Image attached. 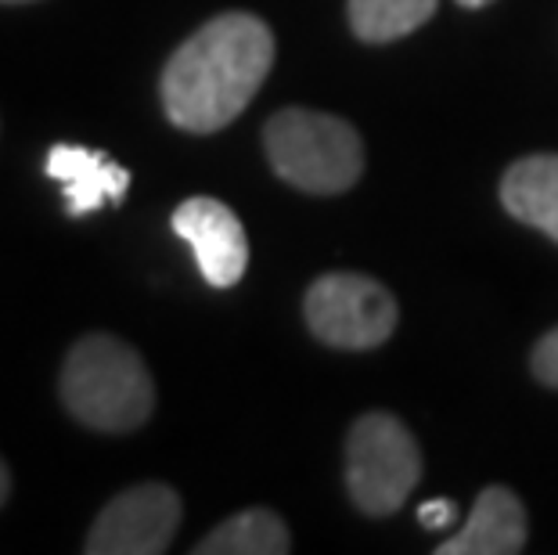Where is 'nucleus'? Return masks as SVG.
<instances>
[{"instance_id": "obj_17", "label": "nucleus", "mask_w": 558, "mask_h": 555, "mask_svg": "<svg viewBox=\"0 0 558 555\" xmlns=\"http://www.w3.org/2000/svg\"><path fill=\"white\" fill-rule=\"evenodd\" d=\"M0 4H29V0H0Z\"/></svg>"}, {"instance_id": "obj_8", "label": "nucleus", "mask_w": 558, "mask_h": 555, "mask_svg": "<svg viewBox=\"0 0 558 555\" xmlns=\"http://www.w3.org/2000/svg\"><path fill=\"white\" fill-rule=\"evenodd\" d=\"M47 177L62 181L65 188V209L69 217H87L98 214L105 203L120 206L130 188V173L120 162H112L98 148H80V145H54L47 152L44 162Z\"/></svg>"}, {"instance_id": "obj_7", "label": "nucleus", "mask_w": 558, "mask_h": 555, "mask_svg": "<svg viewBox=\"0 0 558 555\" xmlns=\"http://www.w3.org/2000/svg\"><path fill=\"white\" fill-rule=\"evenodd\" d=\"M173 231L192 245L202 278L213 289H231L248 267V239L239 214L220 198L195 195L177 206Z\"/></svg>"}, {"instance_id": "obj_6", "label": "nucleus", "mask_w": 558, "mask_h": 555, "mask_svg": "<svg viewBox=\"0 0 558 555\" xmlns=\"http://www.w3.org/2000/svg\"><path fill=\"white\" fill-rule=\"evenodd\" d=\"M181 527V494L166 483H137L94 519L87 555H159Z\"/></svg>"}, {"instance_id": "obj_13", "label": "nucleus", "mask_w": 558, "mask_h": 555, "mask_svg": "<svg viewBox=\"0 0 558 555\" xmlns=\"http://www.w3.org/2000/svg\"><path fill=\"white\" fill-rule=\"evenodd\" d=\"M530 369L544 386L558 389V328H551V333L537 342V350H533V358H530Z\"/></svg>"}, {"instance_id": "obj_1", "label": "nucleus", "mask_w": 558, "mask_h": 555, "mask_svg": "<svg viewBox=\"0 0 558 555\" xmlns=\"http://www.w3.org/2000/svg\"><path fill=\"white\" fill-rule=\"evenodd\" d=\"M275 65V33L264 19L228 11L184 40L162 69V109L187 134L234 123Z\"/></svg>"}, {"instance_id": "obj_5", "label": "nucleus", "mask_w": 558, "mask_h": 555, "mask_svg": "<svg viewBox=\"0 0 558 555\" xmlns=\"http://www.w3.org/2000/svg\"><path fill=\"white\" fill-rule=\"evenodd\" d=\"M303 314L311 333L339 350H372L393 336L397 300L367 275H325L306 289Z\"/></svg>"}, {"instance_id": "obj_15", "label": "nucleus", "mask_w": 558, "mask_h": 555, "mask_svg": "<svg viewBox=\"0 0 558 555\" xmlns=\"http://www.w3.org/2000/svg\"><path fill=\"white\" fill-rule=\"evenodd\" d=\"M8 494H11V472L4 466V458H0V505L8 502Z\"/></svg>"}, {"instance_id": "obj_9", "label": "nucleus", "mask_w": 558, "mask_h": 555, "mask_svg": "<svg viewBox=\"0 0 558 555\" xmlns=\"http://www.w3.org/2000/svg\"><path fill=\"white\" fill-rule=\"evenodd\" d=\"M526 548V509L519 494L494 483L486 487L465 527L454 538H447L436 552L439 555H515Z\"/></svg>"}, {"instance_id": "obj_3", "label": "nucleus", "mask_w": 558, "mask_h": 555, "mask_svg": "<svg viewBox=\"0 0 558 555\" xmlns=\"http://www.w3.org/2000/svg\"><path fill=\"white\" fill-rule=\"evenodd\" d=\"M267 159L281 181L311 195H339L361 181L364 145L347 120L314 109H281L264 126Z\"/></svg>"}, {"instance_id": "obj_12", "label": "nucleus", "mask_w": 558, "mask_h": 555, "mask_svg": "<svg viewBox=\"0 0 558 555\" xmlns=\"http://www.w3.org/2000/svg\"><path fill=\"white\" fill-rule=\"evenodd\" d=\"M436 15V0H350V29L364 44H393Z\"/></svg>"}, {"instance_id": "obj_11", "label": "nucleus", "mask_w": 558, "mask_h": 555, "mask_svg": "<svg viewBox=\"0 0 558 555\" xmlns=\"http://www.w3.org/2000/svg\"><path fill=\"white\" fill-rule=\"evenodd\" d=\"M284 552H292V534L284 527V519L270 509L234 512L195 545V555H284Z\"/></svg>"}, {"instance_id": "obj_4", "label": "nucleus", "mask_w": 558, "mask_h": 555, "mask_svg": "<svg viewBox=\"0 0 558 555\" xmlns=\"http://www.w3.org/2000/svg\"><path fill=\"white\" fill-rule=\"evenodd\" d=\"M422 480V455L397 415L372 411L347 436V491L367 516H393Z\"/></svg>"}, {"instance_id": "obj_16", "label": "nucleus", "mask_w": 558, "mask_h": 555, "mask_svg": "<svg viewBox=\"0 0 558 555\" xmlns=\"http://www.w3.org/2000/svg\"><path fill=\"white\" fill-rule=\"evenodd\" d=\"M461 8H486V4H494V0H458Z\"/></svg>"}, {"instance_id": "obj_14", "label": "nucleus", "mask_w": 558, "mask_h": 555, "mask_svg": "<svg viewBox=\"0 0 558 555\" xmlns=\"http://www.w3.org/2000/svg\"><path fill=\"white\" fill-rule=\"evenodd\" d=\"M458 519V505L454 502H444V498H433V502H422L418 505V523L425 530H444Z\"/></svg>"}, {"instance_id": "obj_10", "label": "nucleus", "mask_w": 558, "mask_h": 555, "mask_svg": "<svg viewBox=\"0 0 558 555\" xmlns=\"http://www.w3.org/2000/svg\"><path fill=\"white\" fill-rule=\"evenodd\" d=\"M501 203L515 220L558 242V156H526L508 167Z\"/></svg>"}, {"instance_id": "obj_2", "label": "nucleus", "mask_w": 558, "mask_h": 555, "mask_svg": "<svg viewBox=\"0 0 558 555\" xmlns=\"http://www.w3.org/2000/svg\"><path fill=\"white\" fill-rule=\"evenodd\" d=\"M58 394L69 415L98 433H134L156 411V383L134 347L90 333L65 353Z\"/></svg>"}]
</instances>
